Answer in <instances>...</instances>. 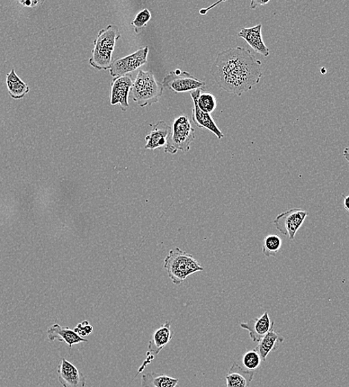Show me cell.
I'll return each instance as SVG.
<instances>
[{
	"label": "cell",
	"instance_id": "6da1fadb",
	"mask_svg": "<svg viewBox=\"0 0 349 387\" xmlns=\"http://www.w3.org/2000/svg\"><path fill=\"white\" fill-rule=\"evenodd\" d=\"M262 65L251 52L238 47L218 54L211 74L221 89L240 97L260 82Z\"/></svg>",
	"mask_w": 349,
	"mask_h": 387
},
{
	"label": "cell",
	"instance_id": "7a4b0ae2",
	"mask_svg": "<svg viewBox=\"0 0 349 387\" xmlns=\"http://www.w3.org/2000/svg\"><path fill=\"white\" fill-rule=\"evenodd\" d=\"M121 37L118 26L109 25L98 32L89 64L98 70L109 69L113 62L115 43Z\"/></svg>",
	"mask_w": 349,
	"mask_h": 387
},
{
	"label": "cell",
	"instance_id": "3957f363",
	"mask_svg": "<svg viewBox=\"0 0 349 387\" xmlns=\"http://www.w3.org/2000/svg\"><path fill=\"white\" fill-rule=\"evenodd\" d=\"M164 269L177 285L182 284L188 277L203 271V267L193 256L178 247L170 250L165 259Z\"/></svg>",
	"mask_w": 349,
	"mask_h": 387
},
{
	"label": "cell",
	"instance_id": "277c9868",
	"mask_svg": "<svg viewBox=\"0 0 349 387\" xmlns=\"http://www.w3.org/2000/svg\"><path fill=\"white\" fill-rule=\"evenodd\" d=\"M131 91L134 102L146 107L159 101L164 94V87L151 71L140 70Z\"/></svg>",
	"mask_w": 349,
	"mask_h": 387
},
{
	"label": "cell",
	"instance_id": "5b68a950",
	"mask_svg": "<svg viewBox=\"0 0 349 387\" xmlns=\"http://www.w3.org/2000/svg\"><path fill=\"white\" fill-rule=\"evenodd\" d=\"M194 139V129L190 119L185 115L179 116L173 122L165 152L175 155L180 151H189Z\"/></svg>",
	"mask_w": 349,
	"mask_h": 387
},
{
	"label": "cell",
	"instance_id": "8992f818",
	"mask_svg": "<svg viewBox=\"0 0 349 387\" xmlns=\"http://www.w3.org/2000/svg\"><path fill=\"white\" fill-rule=\"evenodd\" d=\"M162 85L175 93H183L193 92L198 89L203 91L207 84L188 71L177 69L165 76Z\"/></svg>",
	"mask_w": 349,
	"mask_h": 387
},
{
	"label": "cell",
	"instance_id": "52a82bcc",
	"mask_svg": "<svg viewBox=\"0 0 349 387\" xmlns=\"http://www.w3.org/2000/svg\"><path fill=\"white\" fill-rule=\"evenodd\" d=\"M308 212L301 209H293L281 213L275 219L273 223L282 235L293 240L296 234L308 217Z\"/></svg>",
	"mask_w": 349,
	"mask_h": 387
},
{
	"label": "cell",
	"instance_id": "ba28073f",
	"mask_svg": "<svg viewBox=\"0 0 349 387\" xmlns=\"http://www.w3.org/2000/svg\"><path fill=\"white\" fill-rule=\"evenodd\" d=\"M149 49L143 47L131 55L113 60L109 69L111 76L116 78L133 73L148 61Z\"/></svg>",
	"mask_w": 349,
	"mask_h": 387
},
{
	"label": "cell",
	"instance_id": "9c48e42d",
	"mask_svg": "<svg viewBox=\"0 0 349 387\" xmlns=\"http://www.w3.org/2000/svg\"><path fill=\"white\" fill-rule=\"evenodd\" d=\"M58 381L63 387H85L86 377L75 365L62 358L57 368Z\"/></svg>",
	"mask_w": 349,
	"mask_h": 387
},
{
	"label": "cell",
	"instance_id": "30bf717a",
	"mask_svg": "<svg viewBox=\"0 0 349 387\" xmlns=\"http://www.w3.org/2000/svg\"><path fill=\"white\" fill-rule=\"evenodd\" d=\"M201 93V89L191 92L193 101L192 121L196 125V127L207 130L216 135L218 140H221L225 137V134L220 130L212 115L203 112L198 105V98Z\"/></svg>",
	"mask_w": 349,
	"mask_h": 387
},
{
	"label": "cell",
	"instance_id": "8fae6325",
	"mask_svg": "<svg viewBox=\"0 0 349 387\" xmlns=\"http://www.w3.org/2000/svg\"><path fill=\"white\" fill-rule=\"evenodd\" d=\"M133 84L130 75L114 78L111 82V104H120L122 111H127L129 107L128 97Z\"/></svg>",
	"mask_w": 349,
	"mask_h": 387
},
{
	"label": "cell",
	"instance_id": "7c38bea8",
	"mask_svg": "<svg viewBox=\"0 0 349 387\" xmlns=\"http://www.w3.org/2000/svg\"><path fill=\"white\" fill-rule=\"evenodd\" d=\"M273 326L274 322H271L267 312H264L260 318H254L247 322L240 324L241 329L248 331L249 338L254 343H258Z\"/></svg>",
	"mask_w": 349,
	"mask_h": 387
},
{
	"label": "cell",
	"instance_id": "4fadbf2b",
	"mask_svg": "<svg viewBox=\"0 0 349 387\" xmlns=\"http://www.w3.org/2000/svg\"><path fill=\"white\" fill-rule=\"evenodd\" d=\"M238 36L244 39L256 53L265 58L270 56V50L263 41L262 23L251 28H243L238 32Z\"/></svg>",
	"mask_w": 349,
	"mask_h": 387
},
{
	"label": "cell",
	"instance_id": "5bb4252c",
	"mask_svg": "<svg viewBox=\"0 0 349 387\" xmlns=\"http://www.w3.org/2000/svg\"><path fill=\"white\" fill-rule=\"evenodd\" d=\"M174 332L172 329V323L166 321L163 326L157 329L148 344L149 354L155 357L159 354L172 340Z\"/></svg>",
	"mask_w": 349,
	"mask_h": 387
},
{
	"label": "cell",
	"instance_id": "9a60e30c",
	"mask_svg": "<svg viewBox=\"0 0 349 387\" xmlns=\"http://www.w3.org/2000/svg\"><path fill=\"white\" fill-rule=\"evenodd\" d=\"M47 338L51 342L55 340L65 342L69 349L77 344L88 343L87 340L78 336L74 330L68 327H62L59 324H54L47 329Z\"/></svg>",
	"mask_w": 349,
	"mask_h": 387
},
{
	"label": "cell",
	"instance_id": "2e32d148",
	"mask_svg": "<svg viewBox=\"0 0 349 387\" xmlns=\"http://www.w3.org/2000/svg\"><path fill=\"white\" fill-rule=\"evenodd\" d=\"M172 128L164 121L158 122L146 137V149L156 150L166 147Z\"/></svg>",
	"mask_w": 349,
	"mask_h": 387
},
{
	"label": "cell",
	"instance_id": "e0dca14e",
	"mask_svg": "<svg viewBox=\"0 0 349 387\" xmlns=\"http://www.w3.org/2000/svg\"><path fill=\"white\" fill-rule=\"evenodd\" d=\"M284 341V338L272 327L269 332L258 342L255 350L260 355L262 361L265 362L268 355L278 350Z\"/></svg>",
	"mask_w": 349,
	"mask_h": 387
},
{
	"label": "cell",
	"instance_id": "ac0fdd59",
	"mask_svg": "<svg viewBox=\"0 0 349 387\" xmlns=\"http://www.w3.org/2000/svg\"><path fill=\"white\" fill-rule=\"evenodd\" d=\"M254 377V372L245 370L235 362L225 377L227 387H248Z\"/></svg>",
	"mask_w": 349,
	"mask_h": 387
},
{
	"label": "cell",
	"instance_id": "d6986e66",
	"mask_svg": "<svg viewBox=\"0 0 349 387\" xmlns=\"http://www.w3.org/2000/svg\"><path fill=\"white\" fill-rule=\"evenodd\" d=\"M5 83L9 95L14 100H21L30 91L29 85L16 74L14 69L6 75Z\"/></svg>",
	"mask_w": 349,
	"mask_h": 387
},
{
	"label": "cell",
	"instance_id": "ffe728a7",
	"mask_svg": "<svg viewBox=\"0 0 349 387\" xmlns=\"http://www.w3.org/2000/svg\"><path fill=\"white\" fill-rule=\"evenodd\" d=\"M179 380L165 374L154 372L142 376V387H177Z\"/></svg>",
	"mask_w": 349,
	"mask_h": 387
},
{
	"label": "cell",
	"instance_id": "44dd1931",
	"mask_svg": "<svg viewBox=\"0 0 349 387\" xmlns=\"http://www.w3.org/2000/svg\"><path fill=\"white\" fill-rule=\"evenodd\" d=\"M282 246V240L278 235H268L263 241L262 253L265 256H275Z\"/></svg>",
	"mask_w": 349,
	"mask_h": 387
},
{
	"label": "cell",
	"instance_id": "7402d4cb",
	"mask_svg": "<svg viewBox=\"0 0 349 387\" xmlns=\"http://www.w3.org/2000/svg\"><path fill=\"white\" fill-rule=\"evenodd\" d=\"M198 105L203 112L211 114L216 109L217 99L212 93H201L198 98Z\"/></svg>",
	"mask_w": 349,
	"mask_h": 387
},
{
	"label": "cell",
	"instance_id": "603a6c76",
	"mask_svg": "<svg viewBox=\"0 0 349 387\" xmlns=\"http://www.w3.org/2000/svg\"><path fill=\"white\" fill-rule=\"evenodd\" d=\"M243 362L247 371L254 372L260 366L262 361L260 355L254 349L247 351L243 357Z\"/></svg>",
	"mask_w": 349,
	"mask_h": 387
},
{
	"label": "cell",
	"instance_id": "cb8c5ba5",
	"mask_svg": "<svg viewBox=\"0 0 349 387\" xmlns=\"http://www.w3.org/2000/svg\"><path fill=\"white\" fill-rule=\"evenodd\" d=\"M150 19L151 14L148 8H145L137 14L131 25L134 27L136 33L139 34L146 28Z\"/></svg>",
	"mask_w": 349,
	"mask_h": 387
},
{
	"label": "cell",
	"instance_id": "d4e9b609",
	"mask_svg": "<svg viewBox=\"0 0 349 387\" xmlns=\"http://www.w3.org/2000/svg\"><path fill=\"white\" fill-rule=\"evenodd\" d=\"M74 331L78 336L85 338V337L92 334L93 327L88 321H84L78 324V325L75 328Z\"/></svg>",
	"mask_w": 349,
	"mask_h": 387
},
{
	"label": "cell",
	"instance_id": "484cf974",
	"mask_svg": "<svg viewBox=\"0 0 349 387\" xmlns=\"http://www.w3.org/2000/svg\"><path fill=\"white\" fill-rule=\"evenodd\" d=\"M19 3L24 7L30 8H34L37 6L39 3H41L40 1H33V0H24V1H20Z\"/></svg>",
	"mask_w": 349,
	"mask_h": 387
},
{
	"label": "cell",
	"instance_id": "4316f807",
	"mask_svg": "<svg viewBox=\"0 0 349 387\" xmlns=\"http://www.w3.org/2000/svg\"><path fill=\"white\" fill-rule=\"evenodd\" d=\"M269 3L270 1L264 2V1H257V0H253V1L250 3V9L254 10V9H256L258 6L265 5Z\"/></svg>",
	"mask_w": 349,
	"mask_h": 387
},
{
	"label": "cell",
	"instance_id": "83f0119b",
	"mask_svg": "<svg viewBox=\"0 0 349 387\" xmlns=\"http://www.w3.org/2000/svg\"><path fill=\"white\" fill-rule=\"evenodd\" d=\"M344 205L345 206V208L347 211H349V206H348V203H349V196L348 195H344Z\"/></svg>",
	"mask_w": 349,
	"mask_h": 387
}]
</instances>
